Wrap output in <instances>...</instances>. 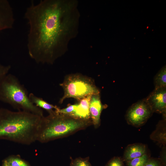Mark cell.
I'll return each instance as SVG.
<instances>
[{
    "instance_id": "1",
    "label": "cell",
    "mask_w": 166,
    "mask_h": 166,
    "mask_svg": "<svg viewBox=\"0 0 166 166\" xmlns=\"http://www.w3.org/2000/svg\"><path fill=\"white\" fill-rule=\"evenodd\" d=\"M78 5L77 0H42L26 8L27 48L36 63L52 64L68 50L79 33Z\"/></svg>"
},
{
    "instance_id": "2",
    "label": "cell",
    "mask_w": 166,
    "mask_h": 166,
    "mask_svg": "<svg viewBox=\"0 0 166 166\" xmlns=\"http://www.w3.org/2000/svg\"><path fill=\"white\" fill-rule=\"evenodd\" d=\"M42 117L25 111L0 108V140L31 144L37 141Z\"/></svg>"
},
{
    "instance_id": "3",
    "label": "cell",
    "mask_w": 166,
    "mask_h": 166,
    "mask_svg": "<svg viewBox=\"0 0 166 166\" xmlns=\"http://www.w3.org/2000/svg\"><path fill=\"white\" fill-rule=\"evenodd\" d=\"M92 124L91 119L77 118L53 111L42 117L37 141L44 143L64 137Z\"/></svg>"
},
{
    "instance_id": "4",
    "label": "cell",
    "mask_w": 166,
    "mask_h": 166,
    "mask_svg": "<svg viewBox=\"0 0 166 166\" xmlns=\"http://www.w3.org/2000/svg\"><path fill=\"white\" fill-rule=\"evenodd\" d=\"M0 101L19 110L44 116L42 109L31 102L25 88L12 74H8L0 81Z\"/></svg>"
},
{
    "instance_id": "5",
    "label": "cell",
    "mask_w": 166,
    "mask_h": 166,
    "mask_svg": "<svg viewBox=\"0 0 166 166\" xmlns=\"http://www.w3.org/2000/svg\"><path fill=\"white\" fill-rule=\"evenodd\" d=\"M60 85L63 88L64 94L59 101L60 104L67 98L80 100L89 95L100 94L98 89L91 78L78 74L66 77Z\"/></svg>"
},
{
    "instance_id": "6",
    "label": "cell",
    "mask_w": 166,
    "mask_h": 166,
    "mask_svg": "<svg viewBox=\"0 0 166 166\" xmlns=\"http://www.w3.org/2000/svg\"><path fill=\"white\" fill-rule=\"evenodd\" d=\"M145 98L132 104L127 110L126 119L129 124L140 126L145 123L153 113Z\"/></svg>"
},
{
    "instance_id": "7",
    "label": "cell",
    "mask_w": 166,
    "mask_h": 166,
    "mask_svg": "<svg viewBox=\"0 0 166 166\" xmlns=\"http://www.w3.org/2000/svg\"><path fill=\"white\" fill-rule=\"evenodd\" d=\"M145 99L153 112L165 115L166 88L155 89Z\"/></svg>"
},
{
    "instance_id": "8",
    "label": "cell",
    "mask_w": 166,
    "mask_h": 166,
    "mask_svg": "<svg viewBox=\"0 0 166 166\" xmlns=\"http://www.w3.org/2000/svg\"><path fill=\"white\" fill-rule=\"evenodd\" d=\"M15 21L13 8L7 0H0V32L11 29Z\"/></svg>"
},
{
    "instance_id": "9",
    "label": "cell",
    "mask_w": 166,
    "mask_h": 166,
    "mask_svg": "<svg viewBox=\"0 0 166 166\" xmlns=\"http://www.w3.org/2000/svg\"><path fill=\"white\" fill-rule=\"evenodd\" d=\"M104 108L99 94L91 96L89 106L90 118L95 127H98L100 123V116Z\"/></svg>"
},
{
    "instance_id": "10",
    "label": "cell",
    "mask_w": 166,
    "mask_h": 166,
    "mask_svg": "<svg viewBox=\"0 0 166 166\" xmlns=\"http://www.w3.org/2000/svg\"><path fill=\"white\" fill-rule=\"evenodd\" d=\"M89 95L80 100L77 106L71 117L81 119L88 120L90 119L89 110L91 96Z\"/></svg>"
},
{
    "instance_id": "11",
    "label": "cell",
    "mask_w": 166,
    "mask_h": 166,
    "mask_svg": "<svg viewBox=\"0 0 166 166\" xmlns=\"http://www.w3.org/2000/svg\"><path fill=\"white\" fill-rule=\"evenodd\" d=\"M146 147L140 144H135L128 146L124 153V160L127 162L139 157L146 154Z\"/></svg>"
},
{
    "instance_id": "12",
    "label": "cell",
    "mask_w": 166,
    "mask_h": 166,
    "mask_svg": "<svg viewBox=\"0 0 166 166\" xmlns=\"http://www.w3.org/2000/svg\"><path fill=\"white\" fill-rule=\"evenodd\" d=\"M29 98L31 102L38 108L43 109L49 113L58 108L56 106L49 103L42 98L38 97L33 93H30L29 95Z\"/></svg>"
},
{
    "instance_id": "13",
    "label": "cell",
    "mask_w": 166,
    "mask_h": 166,
    "mask_svg": "<svg viewBox=\"0 0 166 166\" xmlns=\"http://www.w3.org/2000/svg\"><path fill=\"white\" fill-rule=\"evenodd\" d=\"M154 82L155 89L166 88L165 66L162 68L155 76Z\"/></svg>"
},
{
    "instance_id": "14",
    "label": "cell",
    "mask_w": 166,
    "mask_h": 166,
    "mask_svg": "<svg viewBox=\"0 0 166 166\" xmlns=\"http://www.w3.org/2000/svg\"><path fill=\"white\" fill-rule=\"evenodd\" d=\"M10 166H30L20 157L11 156L5 159Z\"/></svg>"
},
{
    "instance_id": "15",
    "label": "cell",
    "mask_w": 166,
    "mask_h": 166,
    "mask_svg": "<svg viewBox=\"0 0 166 166\" xmlns=\"http://www.w3.org/2000/svg\"><path fill=\"white\" fill-rule=\"evenodd\" d=\"M149 159L146 154L127 162L128 166H144Z\"/></svg>"
},
{
    "instance_id": "16",
    "label": "cell",
    "mask_w": 166,
    "mask_h": 166,
    "mask_svg": "<svg viewBox=\"0 0 166 166\" xmlns=\"http://www.w3.org/2000/svg\"><path fill=\"white\" fill-rule=\"evenodd\" d=\"M70 166H92L88 157L77 158L71 160Z\"/></svg>"
},
{
    "instance_id": "17",
    "label": "cell",
    "mask_w": 166,
    "mask_h": 166,
    "mask_svg": "<svg viewBox=\"0 0 166 166\" xmlns=\"http://www.w3.org/2000/svg\"><path fill=\"white\" fill-rule=\"evenodd\" d=\"M77 105V103L69 105L66 108L60 109L59 108L55 110L57 113L71 116L74 112Z\"/></svg>"
},
{
    "instance_id": "18",
    "label": "cell",
    "mask_w": 166,
    "mask_h": 166,
    "mask_svg": "<svg viewBox=\"0 0 166 166\" xmlns=\"http://www.w3.org/2000/svg\"><path fill=\"white\" fill-rule=\"evenodd\" d=\"M11 68L10 65H5L0 63V81L8 74Z\"/></svg>"
},
{
    "instance_id": "19",
    "label": "cell",
    "mask_w": 166,
    "mask_h": 166,
    "mask_svg": "<svg viewBox=\"0 0 166 166\" xmlns=\"http://www.w3.org/2000/svg\"><path fill=\"white\" fill-rule=\"evenodd\" d=\"M106 166H123V163L120 158L115 157L110 160Z\"/></svg>"
},
{
    "instance_id": "20",
    "label": "cell",
    "mask_w": 166,
    "mask_h": 166,
    "mask_svg": "<svg viewBox=\"0 0 166 166\" xmlns=\"http://www.w3.org/2000/svg\"><path fill=\"white\" fill-rule=\"evenodd\" d=\"M144 166H161L160 163L155 159H149Z\"/></svg>"
},
{
    "instance_id": "21",
    "label": "cell",
    "mask_w": 166,
    "mask_h": 166,
    "mask_svg": "<svg viewBox=\"0 0 166 166\" xmlns=\"http://www.w3.org/2000/svg\"><path fill=\"white\" fill-rule=\"evenodd\" d=\"M2 166H10L5 160H3Z\"/></svg>"
}]
</instances>
